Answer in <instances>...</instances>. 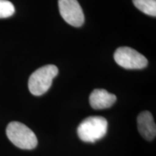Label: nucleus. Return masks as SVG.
Listing matches in <instances>:
<instances>
[{
	"mask_svg": "<svg viewBox=\"0 0 156 156\" xmlns=\"http://www.w3.org/2000/svg\"><path fill=\"white\" fill-rule=\"evenodd\" d=\"M58 73V68L53 64L44 66L36 70L28 80V88L31 94L40 96L46 93Z\"/></svg>",
	"mask_w": 156,
	"mask_h": 156,
	"instance_id": "obj_1",
	"label": "nucleus"
},
{
	"mask_svg": "<svg viewBox=\"0 0 156 156\" xmlns=\"http://www.w3.org/2000/svg\"><path fill=\"white\" fill-rule=\"evenodd\" d=\"M6 134L12 144L20 149L32 150L38 145L36 134L23 123L10 122L6 129Z\"/></svg>",
	"mask_w": 156,
	"mask_h": 156,
	"instance_id": "obj_2",
	"label": "nucleus"
},
{
	"mask_svg": "<svg viewBox=\"0 0 156 156\" xmlns=\"http://www.w3.org/2000/svg\"><path fill=\"white\" fill-rule=\"evenodd\" d=\"M108 130V122L102 116H90L85 119L77 127L80 139L86 142H95L102 139Z\"/></svg>",
	"mask_w": 156,
	"mask_h": 156,
	"instance_id": "obj_3",
	"label": "nucleus"
},
{
	"mask_svg": "<svg viewBox=\"0 0 156 156\" xmlns=\"http://www.w3.org/2000/svg\"><path fill=\"white\" fill-rule=\"evenodd\" d=\"M115 62L126 69H140L147 67L148 61L137 51L130 47H119L116 50L114 56Z\"/></svg>",
	"mask_w": 156,
	"mask_h": 156,
	"instance_id": "obj_4",
	"label": "nucleus"
},
{
	"mask_svg": "<svg viewBox=\"0 0 156 156\" xmlns=\"http://www.w3.org/2000/svg\"><path fill=\"white\" fill-rule=\"evenodd\" d=\"M58 9L65 22L74 27H80L85 22V16L77 0H58Z\"/></svg>",
	"mask_w": 156,
	"mask_h": 156,
	"instance_id": "obj_5",
	"label": "nucleus"
},
{
	"mask_svg": "<svg viewBox=\"0 0 156 156\" xmlns=\"http://www.w3.org/2000/svg\"><path fill=\"white\" fill-rule=\"evenodd\" d=\"M137 128L140 134L146 140L151 141L156 135V126L151 112H142L137 116Z\"/></svg>",
	"mask_w": 156,
	"mask_h": 156,
	"instance_id": "obj_6",
	"label": "nucleus"
},
{
	"mask_svg": "<svg viewBox=\"0 0 156 156\" xmlns=\"http://www.w3.org/2000/svg\"><path fill=\"white\" fill-rule=\"evenodd\" d=\"M116 101L114 94L108 93L104 89H95L89 97V102L91 107L96 110L110 108Z\"/></svg>",
	"mask_w": 156,
	"mask_h": 156,
	"instance_id": "obj_7",
	"label": "nucleus"
},
{
	"mask_svg": "<svg viewBox=\"0 0 156 156\" xmlns=\"http://www.w3.org/2000/svg\"><path fill=\"white\" fill-rule=\"evenodd\" d=\"M134 5L145 14L156 17V0H132Z\"/></svg>",
	"mask_w": 156,
	"mask_h": 156,
	"instance_id": "obj_8",
	"label": "nucleus"
},
{
	"mask_svg": "<svg viewBox=\"0 0 156 156\" xmlns=\"http://www.w3.org/2000/svg\"><path fill=\"white\" fill-rule=\"evenodd\" d=\"M13 4L8 0H0V19L11 17L15 13Z\"/></svg>",
	"mask_w": 156,
	"mask_h": 156,
	"instance_id": "obj_9",
	"label": "nucleus"
}]
</instances>
